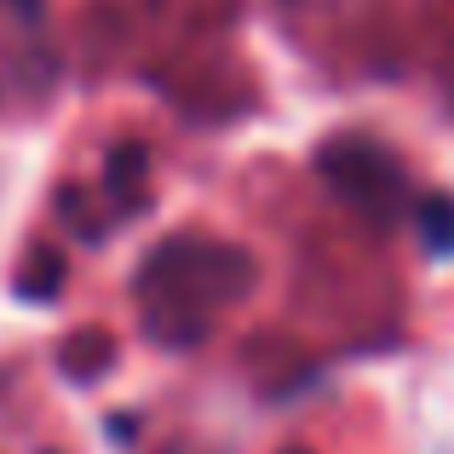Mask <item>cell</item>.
<instances>
[{
    "label": "cell",
    "mask_w": 454,
    "mask_h": 454,
    "mask_svg": "<svg viewBox=\"0 0 454 454\" xmlns=\"http://www.w3.org/2000/svg\"><path fill=\"white\" fill-rule=\"evenodd\" d=\"M133 288L145 305L150 340L201 345L213 328V310L254 288V259L231 242H207V236H167L138 265Z\"/></svg>",
    "instance_id": "6da1fadb"
},
{
    "label": "cell",
    "mask_w": 454,
    "mask_h": 454,
    "mask_svg": "<svg viewBox=\"0 0 454 454\" xmlns=\"http://www.w3.org/2000/svg\"><path fill=\"white\" fill-rule=\"evenodd\" d=\"M317 167L345 201H356V207L374 213V219H391V207H397V196H403V173L380 145L345 133V138H333V145L317 150Z\"/></svg>",
    "instance_id": "7a4b0ae2"
},
{
    "label": "cell",
    "mask_w": 454,
    "mask_h": 454,
    "mask_svg": "<svg viewBox=\"0 0 454 454\" xmlns=\"http://www.w3.org/2000/svg\"><path fill=\"white\" fill-rule=\"evenodd\" d=\"M110 363H115V340L104 328H75L58 345V368H64V380H75V386H92L98 374H110Z\"/></svg>",
    "instance_id": "3957f363"
},
{
    "label": "cell",
    "mask_w": 454,
    "mask_h": 454,
    "mask_svg": "<svg viewBox=\"0 0 454 454\" xmlns=\"http://www.w3.org/2000/svg\"><path fill=\"white\" fill-rule=\"evenodd\" d=\"M145 178H150V155H145V145H115L110 155H104V190H110V196L121 201L127 213L150 207Z\"/></svg>",
    "instance_id": "277c9868"
},
{
    "label": "cell",
    "mask_w": 454,
    "mask_h": 454,
    "mask_svg": "<svg viewBox=\"0 0 454 454\" xmlns=\"http://www.w3.org/2000/svg\"><path fill=\"white\" fill-rule=\"evenodd\" d=\"M12 288H18V300H29V305L58 300V294H64V254H52V247H29V259H23L18 277H12Z\"/></svg>",
    "instance_id": "5b68a950"
},
{
    "label": "cell",
    "mask_w": 454,
    "mask_h": 454,
    "mask_svg": "<svg viewBox=\"0 0 454 454\" xmlns=\"http://www.w3.org/2000/svg\"><path fill=\"white\" fill-rule=\"evenodd\" d=\"M414 224H420L426 254H437V259L454 254V196H443V190L420 196V207H414Z\"/></svg>",
    "instance_id": "8992f818"
},
{
    "label": "cell",
    "mask_w": 454,
    "mask_h": 454,
    "mask_svg": "<svg viewBox=\"0 0 454 454\" xmlns=\"http://www.w3.org/2000/svg\"><path fill=\"white\" fill-rule=\"evenodd\" d=\"M12 12H18L23 23H41V0H12Z\"/></svg>",
    "instance_id": "52a82bcc"
},
{
    "label": "cell",
    "mask_w": 454,
    "mask_h": 454,
    "mask_svg": "<svg viewBox=\"0 0 454 454\" xmlns=\"http://www.w3.org/2000/svg\"><path fill=\"white\" fill-rule=\"evenodd\" d=\"M288 454H305V449H288Z\"/></svg>",
    "instance_id": "ba28073f"
}]
</instances>
